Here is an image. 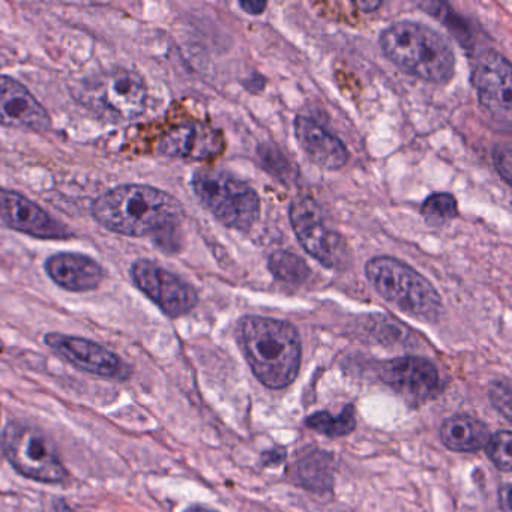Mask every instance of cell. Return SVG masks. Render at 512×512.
<instances>
[{
  "instance_id": "23",
  "label": "cell",
  "mask_w": 512,
  "mask_h": 512,
  "mask_svg": "<svg viewBox=\"0 0 512 512\" xmlns=\"http://www.w3.org/2000/svg\"><path fill=\"white\" fill-rule=\"evenodd\" d=\"M511 442V431L502 430L493 434L485 445L488 457L493 461L494 466L502 472H511L512 469Z\"/></svg>"
},
{
  "instance_id": "27",
  "label": "cell",
  "mask_w": 512,
  "mask_h": 512,
  "mask_svg": "<svg viewBox=\"0 0 512 512\" xmlns=\"http://www.w3.org/2000/svg\"><path fill=\"white\" fill-rule=\"evenodd\" d=\"M184 512H218V511H215V509L208 508V506L193 505V506H188V508L185 509Z\"/></svg>"
},
{
  "instance_id": "15",
  "label": "cell",
  "mask_w": 512,
  "mask_h": 512,
  "mask_svg": "<svg viewBox=\"0 0 512 512\" xmlns=\"http://www.w3.org/2000/svg\"><path fill=\"white\" fill-rule=\"evenodd\" d=\"M224 139L220 131L208 125L188 122L164 134L158 143V152L170 158L202 161L217 157L223 152Z\"/></svg>"
},
{
  "instance_id": "9",
  "label": "cell",
  "mask_w": 512,
  "mask_h": 512,
  "mask_svg": "<svg viewBox=\"0 0 512 512\" xmlns=\"http://www.w3.org/2000/svg\"><path fill=\"white\" fill-rule=\"evenodd\" d=\"M130 274L137 289L172 319L190 313L199 302L197 290L188 281L151 260H136Z\"/></svg>"
},
{
  "instance_id": "7",
  "label": "cell",
  "mask_w": 512,
  "mask_h": 512,
  "mask_svg": "<svg viewBox=\"0 0 512 512\" xmlns=\"http://www.w3.org/2000/svg\"><path fill=\"white\" fill-rule=\"evenodd\" d=\"M2 449L11 466L26 478L43 484H59L68 470L49 437L34 425L10 422L2 436Z\"/></svg>"
},
{
  "instance_id": "21",
  "label": "cell",
  "mask_w": 512,
  "mask_h": 512,
  "mask_svg": "<svg viewBox=\"0 0 512 512\" xmlns=\"http://www.w3.org/2000/svg\"><path fill=\"white\" fill-rule=\"evenodd\" d=\"M305 424L311 430L317 431L323 436L331 437V439L347 436L356 428L355 407L349 404L341 410L338 416H332L328 412L314 413L310 418H307Z\"/></svg>"
},
{
  "instance_id": "4",
  "label": "cell",
  "mask_w": 512,
  "mask_h": 512,
  "mask_svg": "<svg viewBox=\"0 0 512 512\" xmlns=\"http://www.w3.org/2000/svg\"><path fill=\"white\" fill-rule=\"evenodd\" d=\"M365 277L386 302L409 316L436 320L442 313V298L433 284L395 257H374L365 265Z\"/></svg>"
},
{
  "instance_id": "10",
  "label": "cell",
  "mask_w": 512,
  "mask_h": 512,
  "mask_svg": "<svg viewBox=\"0 0 512 512\" xmlns=\"http://www.w3.org/2000/svg\"><path fill=\"white\" fill-rule=\"evenodd\" d=\"M512 68L500 53H482L473 68L472 83L482 109L499 124L511 127Z\"/></svg>"
},
{
  "instance_id": "5",
  "label": "cell",
  "mask_w": 512,
  "mask_h": 512,
  "mask_svg": "<svg viewBox=\"0 0 512 512\" xmlns=\"http://www.w3.org/2000/svg\"><path fill=\"white\" fill-rule=\"evenodd\" d=\"M80 98L100 118L119 124L146 112L148 86L137 71L113 68L85 80Z\"/></svg>"
},
{
  "instance_id": "3",
  "label": "cell",
  "mask_w": 512,
  "mask_h": 512,
  "mask_svg": "<svg viewBox=\"0 0 512 512\" xmlns=\"http://www.w3.org/2000/svg\"><path fill=\"white\" fill-rule=\"evenodd\" d=\"M383 55L410 76L445 85L454 77L455 53L445 37L416 22H398L380 35Z\"/></svg>"
},
{
  "instance_id": "24",
  "label": "cell",
  "mask_w": 512,
  "mask_h": 512,
  "mask_svg": "<svg viewBox=\"0 0 512 512\" xmlns=\"http://www.w3.org/2000/svg\"><path fill=\"white\" fill-rule=\"evenodd\" d=\"M491 403L496 407L497 412L506 419V421H511V385H509L508 379L500 380V382L494 383L491 386L490 391Z\"/></svg>"
},
{
  "instance_id": "22",
  "label": "cell",
  "mask_w": 512,
  "mask_h": 512,
  "mask_svg": "<svg viewBox=\"0 0 512 512\" xmlns=\"http://www.w3.org/2000/svg\"><path fill=\"white\" fill-rule=\"evenodd\" d=\"M421 212L425 223L440 227L457 218L458 203L452 194L436 193L425 200Z\"/></svg>"
},
{
  "instance_id": "19",
  "label": "cell",
  "mask_w": 512,
  "mask_h": 512,
  "mask_svg": "<svg viewBox=\"0 0 512 512\" xmlns=\"http://www.w3.org/2000/svg\"><path fill=\"white\" fill-rule=\"evenodd\" d=\"M293 481L311 491L323 493L331 490L334 484L332 476V455L328 452L314 451L298 460L292 469Z\"/></svg>"
},
{
  "instance_id": "13",
  "label": "cell",
  "mask_w": 512,
  "mask_h": 512,
  "mask_svg": "<svg viewBox=\"0 0 512 512\" xmlns=\"http://www.w3.org/2000/svg\"><path fill=\"white\" fill-rule=\"evenodd\" d=\"M379 377L409 403H424L439 391L436 365L421 356H401L382 362Z\"/></svg>"
},
{
  "instance_id": "11",
  "label": "cell",
  "mask_w": 512,
  "mask_h": 512,
  "mask_svg": "<svg viewBox=\"0 0 512 512\" xmlns=\"http://www.w3.org/2000/svg\"><path fill=\"white\" fill-rule=\"evenodd\" d=\"M44 343L77 370L85 371L92 376L118 380L130 377V365L125 364L115 352L95 341L50 332L44 337Z\"/></svg>"
},
{
  "instance_id": "18",
  "label": "cell",
  "mask_w": 512,
  "mask_h": 512,
  "mask_svg": "<svg viewBox=\"0 0 512 512\" xmlns=\"http://www.w3.org/2000/svg\"><path fill=\"white\" fill-rule=\"evenodd\" d=\"M491 433L487 425L469 415L451 416L440 427V440L455 452H475L485 448Z\"/></svg>"
},
{
  "instance_id": "16",
  "label": "cell",
  "mask_w": 512,
  "mask_h": 512,
  "mask_svg": "<svg viewBox=\"0 0 512 512\" xmlns=\"http://www.w3.org/2000/svg\"><path fill=\"white\" fill-rule=\"evenodd\" d=\"M44 271L56 286L76 293L97 290L106 278L97 260L80 253L53 254L44 263Z\"/></svg>"
},
{
  "instance_id": "12",
  "label": "cell",
  "mask_w": 512,
  "mask_h": 512,
  "mask_svg": "<svg viewBox=\"0 0 512 512\" xmlns=\"http://www.w3.org/2000/svg\"><path fill=\"white\" fill-rule=\"evenodd\" d=\"M0 223L43 241H64L74 235L70 227L53 218L40 205L7 188H0Z\"/></svg>"
},
{
  "instance_id": "1",
  "label": "cell",
  "mask_w": 512,
  "mask_h": 512,
  "mask_svg": "<svg viewBox=\"0 0 512 512\" xmlns=\"http://www.w3.org/2000/svg\"><path fill=\"white\" fill-rule=\"evenodd\" d=\"M92 217L110 232L130 238L154 236L176 242L184 208L172 194L151 185L125 184L107 191L92 203Z\"/></svg>"
},
{
  "instance_id": "26",
  "label": "cell",
  "mask_w": 512,
  "mask_h": 512,
  "mask_svg": "<svg viewBox=\"0 0 512 512\" xmlns=\"http://www.w3.org/2000/svg\"><path fill=\"white\" fill-rule=\"evenodd\" d=\"M239 7L251 16H260L266 10L268 4L266 2H256V0H247V2H239Z\"/></svg>"
},
{
  "instance_id": "8",
  "label": "cell",
  "mask_w": 512,
  "mask_h": 512,
  "mask_svg": "<svg viewBox=\"0 0 512 512\" xmlns=\"http://www.w3.org/2000/svg\"><path fill=\"white\" fill-rule=\"evenodd\" d=\"M290 224L301 247L328 269H344L350 254L346 242L326 224L320 206L308 197L296 199L290 206Z\"/></svg>"
},
{
  "instance_id": "20",
  "label": "cell",
  "mask_w": 512,
  "mask_h": 512,
  "mask_svg": "<svg viewBox=\"0 0 512 512\" xmlns=\"http://www.w3.org/2000/svg\"><path fill=\"white\" fill-rule=\"evenodd\" d=\"M268 268L271 274L281 283L299 286L308 281L311 269L305 260L289 251H275L269 256Z\"/></svg>"
},
{
  "instance_id": "25",
  "label": "cell",
  "mask_w": 512,
  "mask_h": 512,
  "mask_svg": "<svg viewBox=\"0 0 512 512\" xmlns=\"http://www.w3.org/2000/svg\"><path fill=\"white\" fill-rule=\"evenodd\" d=\"M512 152L511 146L509 145H497L493 152V163L496 167L497 173L500 178L511 184L512 179V164H511Z\"/></svg>"
},
{
  "instance_id": "2",
  "label": "cell",
  "mask_w": 512,
  "mask_h": 512,
  "mask_svg": "<svg viewBox=\"0 0 512 512\" xmlns=\"http://www.w3.org/2000/svg\"><path fill=\"white\" fill-rule=\"evenodd\" d=\"M238 341L254 376L266 388H286L298 376L302 344L292 323L245 316L238 323Z\"/></svg>"
},
{
  "instance_id": "6",
  "label": "cell",
  "mask_w": 512,
  "mask_h": 512,
  "mask_svg": "<svg viewBox=\"0 0 512 512\" xmlns=\"http://www.w3.org/2000/svg\"><path fill=\"white\" fill-rule=\"evenodd\" d=\"M199 202L229 229L248 230L260 215V199L247 182L218 170H202L191 181Z\"/></svg>"
},
{
  "instance_id": "14",
  "label": "cell",
  "mask_w": 512,
  "mask_h": 512,
  "mask_svg": "<svg viewBox=\"0 0 512 512\" xmlns=\"http://www.w3.org/2000/svg\"><path fill=\"white\" fill-rule=\"evenodd\" d=\"M0 124L44 133L52 125L43 104L13 77L0 76Z\"/></svg>"
},
{
  "instance_id": "17",
  "label": "cell",
  "mask_w": 512,
  "mask_h": 512,
  "mask_svg": "<svg viewBox=\"0 0 512 512\" xmlns=\"http://www.w3.org/2000/svg\"><path fill=\"white\" fill-rule=\"evenodd\" d=\"M295 137L308 160L325 170H338L349 161L346 145L307 116L295 119Z\"/></svg>"
}]
</instances>
